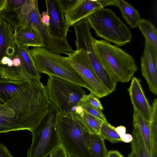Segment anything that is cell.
Listing matches in <instances>:
<instances>
[{
  "label": "cell",
  "instance_id": "obj_18",
  "mask_svg": "<svg viewBox=\"0 0 157 157\" xmlns=\"http://www.w3.org/2000/svg\"><path fill=\"white\" fill-rule=\"evenodd\" d=\"M13 56L19 58L21 66L31 77L36 81L40 82L41 75L36 67L28 47L17 46Z\"/></svg>",
  "mask_w": 157,
  "mask_h": 157
},
{
  "label": "cell",
  "instance_id": "obj_44",
  "mask_svg": "<svg viewBox=\"0 0 157 157\" xmlns=\"http://www.w3.org/2000/svg\"><path fill=\"white\" fill-rule=\"evenodd\" d=\"M1 64L0 63V65Z\"/></svg>",
  "mask_w": 157,
  "mask_h": 157
},
{
  "label": "cell",
  "instance_id": "obj_21",
  "mask_svg": "<svg viewBox=\"0 0 157 157\" xmlns=\"http://www.w3.org/2000/svg\"><path fill=\"white\" fill-rule=\"evenodd\" d=\"M0 78L14 81H23L29 82H39L33 79L27 73L21 65L17 67L13 66L0 65Z\"/></svg>",
  "mask_w": 157,
  "mask_h": 157
},
{
  "label": "cell",
  "instance_id": "obj_34",
  "mask_svg": "<svg viewBox=\"0 0 157 157\" xmlns=\"http://www.w3.org/2000/svg\"><path fill=\"white\" fill-rule=\"evenodd\" d=\"M0 157H14L11 154L7 148L0 143Z\"/></svg>",
  "mask_w": 157,
  "mask_h": 157
},
{
  "label": "cell",
  "instance_id": "obj_39",
  "mask_svg": "<svg viewBox=\"0 0 157 157\" xmlns=\"http://www.w3.org/2000/svg\"><path fill=\"white\" fill-rule=\"evenodd\" d=\"M133 139L132 135L128 133L126 134L121 139L122 141L126 143H128L131 142Z\"/></svg>",
  "mask_w": 157,
  "mask_h": 157
},
{
  "label": "cell",
  "instance_id": "obj_40",
  "mask_svg": "<svg viewBox=\"0 0 157 157\" xmlns=\"http://www.w3.org/2000/svg\"><path fill=\"white\" fill-rule=\"evenodd\" d=\"M13 66L15 67L20 66L21 64V62L19 58L17 57L13 56L12 58Z\"/></svg>",
  "mask_w": 157,
  "mask_h": 157
},
{
  "label": "cell",
  "instance_id": "obj_15",
  "mask_svg": "<svg viewBox=\"0 0 157 157\" xmlns=\"http://www.w3.org/2000/svg\"><path fill=\"white\" fill-rule=\"evenodd\" d=\"M14 39L17 46L44 47L42 40L35 30L27 27H21L15 30Z\"/></svg>",
  "mask_w": 157,
  "mask_h": 157
},
{
  "label": "cell",
  "instance_id": "obj_16",
  "mask_svg": "<svg viewBox=\"0 0 157 157\" xmlns=\"http://www.w3.org/2000/svg\"><path fill=\"white\" fill-rule=\"evenodd\" d=\"M30 82L0 78V100L3 104L21 94Z\"/></svg>",
  "mask_w": 157,
  "mask_h": 157
},
{
  "label": "cell",
  "instance_id": "obj_32",
  "mask_svg": "<svg viewBox=\"0 0 157 157\" xmlns=\"http://www.w3.org/2000/svg\"><path fill=\"white\" fill-rule=\"evenodd\" d=\"M49 157H67V155L60 144L49 154Z\"/></svg>",
  "mask_w": 157,
  "mask_h": 157
},
{
  "label": "cell",
  "instance_id": "obj_2",
  "mask_svg": "<svg viewBox=\"0 0 157 157\" xmlns=\"http://www.w3.org/2000/svg\"><path fill=\"white\" fill-rule=\"evenodd\" d=\"M94 44L102 67L117 83L128 82L132 79L138 69L132 57L105 40L94 38Z\"/></svg>",
  "mask_w": 157,
  "mask_h": 157
},
{
  "label": "cell",
  "instance_id": "obj_19",
  "mask_svg": "<svg viewBox=\"0 0 157 157\" xmlns=\"http://www.w3.org/2000/svg\"><path fill=\"white\" fill-rule=\"evenodd\" d=\"M72 112L90 134H100L102 121L85 112L80 106Z\"/></svg>",
  "mask_w": 157,
  "mask_h": 157
},
{
  "label": "cell",
  "instance_id": "obj_37",
  "mask_svg": "<svg viewBox=\"0 0 157 157\" xmlns=\"http://www.w3.org/2000/svg\"><path fill=\"white\" fill-rule=\"evenodd\" d=\"M1 64L3 65H7L9 67L13 66L12 60L10 58L5 56L3 57L1 61Z\"/></svg>",
  "mask_w": 157,
  "mask_h": 157
},
{
  "label": "cell",
  "instance_id": "obj_7",
  "mask_svg": "<svg viewBox=\"0 0 157 157\" xmlns=\"http://www.w3.org/2000/svg\"><path fill=\"white\" fill-rule=\"evenodd\" d=\"M45 86L50 102L61 113L74 111L86 95L82 87L53 76H49Z\"/></svg>",
  "mask_w": 157,
  "mask_h": 157
},
{
  "label": "cell",
  "instance_id": "obj_25",
  "mask_svg": "<svg viewBox=\"0 0 157 157\" xmlns=\"http://www.w3.org/2000/svg\"><path fill=\"white\" fill-rule=\"evenodd\" d=\"M104 139L100 135L90 134V157H107L108 151Z\"/></svg>",
  "mask_w": 157,
  "mask_h": 157
},
{
  "label": "cell",
  "instance_id": "obj_31",
  "mask_svg": "<svg viewBox=\"0 0 157 157\" xmlns=\"http://www.w3.org/2000/svg\"><path fill=\"white\" fill-rule=\"evenodd\" d=\"M26 0H7L4 9H13L21 7L25 2Z\"/></svg>",
  "mask_w": 157,
  "mask_h": 157
},
{
  "label": "cell",
  "instance_id": "obj_28",
  "mask_svg": "<svg viewBox=\"0 0 157 157\" xmlns=\"http://www.w3.org/2000/svg\"><path fill=\"white\" fill-rule=\"evenodd\" d=\"M19 109L8 104L0 103V116L12 117L15 116Z\"/></svg>",
  "mask_w": 157,
  "mask_h": 157
},
{
  "label": "cell",
  "instance_id": "obj_38",
  "mask_svg": "<svg viewBox=\"0 0 157 157\" xmlns=\"http://www.w3.org/2000/svg\"><path fill=\"white\" fill-rule=\"evenodd\" d=\"M107 157H124L117 150H110L108 151Z\"/></svg>",
  "mask_w": 157,
  "mask_h": 157
},
{
  "label": "cell",
  "instance_id": "obj_42",
  "mask_svg": "<svg viewBox=\"0 0 157 157\" xmlns=\"http://www.w3.org/2000/svg\"><path fill=\"white\" fill-rule=\"evenodd\" d=\"M0 103H2V102L1 101H0Z\"/></svg>",
  "mask_w": 157,
  "mask_h": 157
},
{
  "label": "cell",
  "instance_id": "obj_23",
  "mask_svg": "<svg viewBox=\"0 0 157 157\" xmlns=\"http://www.w3.org/2000/svg\"><path fill=\"white\" fill-rule=\"evenodd\" d=\"M138 27L145 40L157 48V30L154 24L150 21L141 18L138 22Z\"/></svg>",
  "mask_w": 157,
  "mask_h": 157
},
{
  "label": "cell",
  "instance_id": "obj_36",
  "mask_svg": "<svg viewBox=\"0 0 157 157\" xmlns=\"http://www.w3.org/2000/svg\"><path fill=\"white\" fill-rule=\"evenodd\" d=\"M115 130L121 139L126 134V128L123 126H117L115 128Z\"/></svg>",
  "mask_w": 157,
  "mask_h": 157
},
{
  "label": "cell",
  "instance_id": "obj_8",
  "mask_svg": "<svg viewBox=\"0 0 157 157\" xmlns=\"http://www.w3.org/2000/svg\"><path fill=\"white\" fill-rule=\"evenodd\" d=\"M76 38L75 42L76 50L82 49L87 55L97 77L106 88L111 87L114 80L101 65L95 52L94 38L90 32L91 27L86 19L74 25Z\"/></svg>",
  "mask_w": 157,
  "mask_h": 157
},
{
  "label": "cell",
  "instance_id": "obj_33",
  "mask_svg": "<svg viewBox=\"0 0 157 157\" xmlns=\"http://www.w3.org/2000/svg\"><path fill=\"white\" fill-rule=\"evenodd\" d=\"M40 15L42 22L48 31L50 24V17L47 12L45 10L43 11Z\"/></svg>",
  "mask_w": 157,
  "mask_h": 157
},
{
  "label": "cell",
  "instance_id": "obj_43",
  "mask_svg": "<svg viewBox=\"0 0 157 157\" xmlns=\"http://www.w3.org/2000/svg\"><path fill=\"white\" fill-rule=\"evenodd\" d=\"M67 157H70V156H67Z\"/></svg>",
  "mask_w": 157,
  "mask_h": 157
},
{
  "label": "cell",
  "instance_id": "obj_10",
  "mask_svg": "<svg viewBox=\"0 0 157 157\" xmlns=\"http://www.w3.org/2000/svg\"><path fill=\"white\" fill-rule=\"evenodd\" d=\"M142 75L147 81L149 90L157 94V48L145 40L144 48L141 58Z\"/></svg>",
  "mask_w": 157,
  "mask_h": 157
},
{
  "label": "cell",
  "instance_id": "obj_1",
  "mask_svg": "<svg viewBox=\"0 0 157 157\" xmlns=\"http://www.w3.org/2000/svg\"><path fill=\"white\" fill-rule=\"evenodd\" d=\"M56 129L60 144L70 157H90V134L72 112L57 113Z\"/></svg>",
  "mask_w": 157,
  "mask_h": 157
},
{
  "label": "cell",
  "instance_id": "obj_13",
  "mask_svg": "<svg viewBox=\"0 0 157 157\" xmlns=\"http://www.w3.org/2000/svg\"><path fill=\"white\" fill-rule=\"evenodd\" d=\"M128 91L134 109L138 111L146 121L149 122L151 106L144 94L140 80L136 77H133Z\"/></svg>",
  "mask_w": 157,
  "mask_h": 157
},
{
  "label": "cell",
  "instance_id": "obj_41",
  "mask_svg": "<svg viewBox=\"0 0 157 157\" xmlns=\"http://www.w3.org/2000/svg\"><path fill=\"white\" fill-rule=\"evenodd\" d=\"M7 0H0V13L5 8Z\"/></svg>",
  "mask_w": 157,
  "mask_h": 157
},
{
  "label": "cell",
  "instance_id": "obj_9",
  "mask_svg": "<svg viewBox=\"0 0 157 157\" xmlns=\"http://www.w3.org/2000/svg\"><path fill=\"white\" fill-rule=\"evenodd\" d=\"M68 56L71 65L85 82L90 93L98 98L106 97L110 94L97 77L84 50H76Z\"/></svg>",
  "mask_w": 157,
  "mask_h": 157
},
{
  "label": "cell",
  "instance_id": "obj_14",
  "mask_svg": "<svg viewBox=\"0 0 157 157\" xmlns=\"http://www.w3.org/2000/svg\"><path fill=\"white\" fill-rule=\"evenodd\" d=\"M15 29L9 23L0 17V63L6 56L12 59L16 49L14 37Z\"/></svg>",
  "mask_w": 157,
  "mask_h": 157
},
{
  "label": "cell",
  "instance_id": "obj_29",
  "mask_svg": "<svg viewBox=\"0 0 157 157\" xmlns=\"http://www.w3.org/2000/svg\"><path fill=\"white\" fill-rule=\"evenodd\" d=\"M81 101L87 102L93 107L102 111L103 110V107L98 98L91 93L86 95Z\"/></svg>",
  "mask_w": 157,
  "mask_h": 157
},
{
  "label": "cell",
  "instance_id": "obj_4",
  "mask_svg": "<svg viewBox=\"0 0 157 157\" xmlns=\"http://www.w3.org/2000/svg\"><path fill=\"white\" fill-rule=\"evenodd\" d=\"M86 19L96 35L105 40L120 46L131 42V31L111 10L102 8Z\"/></svg>",
  "mask_w": 157,
  "mask_h": 157
},
{
  "label": "cell",
  "instance_id": "obj_17",
  "mask_svg": "<svg viewBox=\"0 0 157 157\" xmlns=\"http://www.w3.org/2000/svg\"><path fill=\"white\" fill-rule=\"evenodd\" d=\"M32 129L31 123L27 116L17 113L12 117L0 116V133L23 130Z\"/></svg>",
  "mask_w": 157,
  "mask_h": 157
},
{
  "label": "cell",
  "instance_id": "obj_6",
  "mask_svg": "<svg viewBox=\"0 0 157 157\" xmlns=\"http://www.w3.org/2000/svg\"><path fill=\"white\" fill-rule=\"evenodd\" d=\"M20 25V27H29L36 31L44 48L52 52L68 56L74 51L68 41L56 38L50 34L41 21L37 0H26L23 6Z\"/></svg>",
  "mask_w": 157,
  "mask_h": 157
},
{
  "label": "cell",
  "instance_id": "obj_5",
  "mask_svg": "<svg viewBox=\"0 0 157 157\" xmlns=\"http://www.w3.org/2000/svg\"><path fill=\"white\" fill-rule=\"evenodd\" d=\"M58 112L55 106L51 103L47 113L31 132L32 140L27 157H47L60 144L56 129Z\"/></svg>",
  "mask_w": 157,
  "mask_h": 157
},
{
  "label": "cell",
  "instance_id": "obj_26",
  "mask_svg": "<svg viewBox=\"0 0 157 157\" xmlns=\"http://www.w3.org/2000/svg\"><path fill=\"white\" fill-rule=\"evenodd\" d=\"M100 135L104 139L108 140L112 143L122 141L120 137L115 130V128L108 122L102 124L100 132Z\"/></svg>",
  "mask_w": 157,
  "mask_h": 157
},
{
  "label": "cell",
  "instance_id": "obj_27",
  "mask_svg": "<svg viewBox=\"0 0 157 157\" xmlns=\"http://www.w3.org/2000/svg\"><path fill=\"white\" fill-rule=\"evenodd\" d=\"M79 105L83 111L101 120L103 122H107V119L102 112V110L96 108L88 103L81 101Z\"/></svg>",
  "mask_w": 157,
  "mask_h": 157
},
{
  "label": "cell",
  "instance_id": "obj_12",
  "mask_svg": "<svg viewBox=\"0 0 157 157\" xmlns=\"http://www.w3.org/2000/svg\"><path fill=\"white\" fill-rule=\"evenodd\" d=\"M103 8L98 0H78L72 8L64 14L66 24L69 27L72 26Z\"/></svg>",
  "mask_w": 157,
  "mask_h": 157
},
{
  "label": "cell",
  "instance_id": "obj_22",
  "mask_svg": "<svg viewBox=\"0 0 157 157\" xmlns=\"http://www.w3.org/2000/svg\"><path fill=\"white\" fill-rule=\"evenodd\" d=\"M117 7L120 9L122 17L132 29L138 27L141 19L138 11L128 3L123 0H117Z\"/></svg>",
  "mask_w": 157,
  "mask_h": 157
},
{
  "label": "cell",
  "instance_id": "obj_3",
  "mask_svg": "<svg viewBox=\"0 0 157 157\" xmlns=\"http://www.w3.org/2000/svg\"><path fill=\"white\" fill-rule=\"evenodd\" d=\"M36 69L40 74L57 77L88 89V87L70 63L67 57L52 52L44 47L30 49Z\"/></svg>",
  "mask_w": 157,
  "mask_h": 157
},
{
  "label": "cell",
  "instance_id": "obj_30",
  "mask_svg": "<svg viewBox=\"0 0 157 157\" xmlns=\"http://www.w3.org/2000/svg\"><path fill=\"white\" fill-rule=\"evenodd\" d=\"M64 14L72 8L77 3L78 0H58Z\"/></svg>",
  "mask_w": 157,
  "mask_h": 157
},
{
  "label": "cell",
  "instance_id": "obj_24",
  "mask_svg": "<svg viewBox=\"0 0 157 157\" xmlns=\"http://www.w3.org/2000/svg\"><path fill=\"white\" fill-rule=\"evenodd\" d=\"M136 125L139 127L146 145L151 155V134L149 122L146 121L138 111L134 109L133 125Z\"/></svg>",
  "mask_w": 157,
  "mask_h": 157
},
{
  "label": "cell",
  "instance_id": "obj_35",
  "mask_svg": "<svg viewBox=\"0 0 157 157\" xmlns=\"http://www.w3.org/2000/svg\"><path fill=\"white\" fill-rule=\"evenodd\" d=\"M103 7L109 5L117 6V0H98Z\"/></svg>",
  "mask_w": 157,
  "mask_h": 157
},
{
  "label": "cell",
  "instance_id": "obj_11",
  "mask_svg": "<svg viewBox=\"0 0 157 157\" xmlns=\"http://www.w3.org/2000/svg\"><path fill=\"white\" fill-rule=\"evenodd\" d=\"M47 12L50 17L49 32L54 37L68 41L69 27L66 23L63 10L58 0H46Z\"/></svg>",
  "mask_w": 157,
  "mask_h": 157
},
{
  "label": "cell",
  "instance_id": "obj_20",
  "mask_svg": "<svg viewBox=\"0 0 157 157\" xmlns=\"http://www.w3.org/2000/svg\"><path fill=\"white\" fill-rule=\"evenodd\" d=\"M133 126L131 150L128 157H151L139 127L136 125Z\"/></svg>",
  "mask_w": 157,
  "mask_h": 157
}]
</instances>
